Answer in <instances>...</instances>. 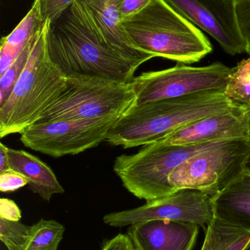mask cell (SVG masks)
<instances>
[{"instance_id":"4316f807","label":"cell","mask_w":250,"mask_h":250,"mask_svg":"<svg viewBox=\"0 0 250 250\" xmlns=\"http://www.w3.org/2000/svg\"><path fill=\"white\" fill-rule=\"evenodd\" d=\"M0 217L10 221H20L22 211L14 201L8 198H1Z\"/></svg>"},{"instance_id":"ffe728a7","label":"cell","mask_w":250,"mask_h":250,"mask_svg":"<svg viewBox=\"0 0 250 250\" xmlns=\"http://www.w3.org/2000/svg\"><path fill=\"white\" fill-rule=\"evenodd\" d=\"M66 228L55 220L41 219L32 226L26 250H58Z\"/></svg>"},{"instance_id":"1f68e13d","label":"cell","mask_w":250,"mask_h":250,"mask_svg":"<svg viewBox=\"0 0 250 250\" xmlns=\"http://www.w3.org/2000/svg\"><path fill=\"white\" fill-rule=\"evenodd\" d=\"M245 250H250V244L249 245H248V247H247L246 249H245Z\"/></svg>"},{"instance_id":"30bf717a","label":"cell","mask_w":250,"mask_h":250,"mask_svg":"<svg viewBox=\"0 0 250 250\" xmlns=\"http://www.w3.org/2000/svg\"><path fill=\"white\" fill-rule=\"evenodd\" d=\"M214 218L211 195L198 189H181L164 198L146 202L142 207L106 214L104 222L114 228L156 220L189 222L204 226Z\"/></svg>"},{"instance_id":"f546056e","label":"cell","mask_w":250,"mask_h":250,"mask_svg":"<svg viewBox=\"0 0 250 250\" xmlns=\"http://www.w3.org/2000/svg\"><path fill=\"white\" fill-rule=\"evenodd\" d=\"M249 116H250V108L249 109ZM245 172L250 175V153L248 156V160H247L245 166Z\"/></svg>"},{"instance_id":"52a82bcc","label":"cell","mask_w":250,"mask_h":250,"mask_svg":"<svg viewBox=\"0 0 250 250\" xmlns=\"http://www.w3.org/2000/svg\"><path fill=\"white\" fill-rule=\"evenodd\" d=\"M250 138L230 140L224 145L192 156L169 175L175 190L195 189L214 197L245 171Z\"/></svg>"},{"instance_id":"f1b7e54d","label":"cell","mask_w":250,"mask_h":250,"mask_svg":"<svg viewBox=\"0 0 250 250\" xmlns=\"http://www.w3.org/2000/svg\"><path fill=\"white\" fill-rule=\"evenodd\" d=\"M7 149L8 148L2 143L0 144V173L10 170V166H9Z\"/></svg>"},{"instance_id":"4fadbf2b","label":"cell","mask_w":250,"mask_h":250,"mask_svg":"<svg viewBox=\"0 0 250 250\" xmlns=\"http://www.w3.org/2000/svg\"><path fill=\"white\" fill-rule=\"evenodd\" d=\"M103 42L125 60L139 67L156 57L136 47L126 33L120 19L123 0H81Z\"/></svg>"},{"instance_id":"cb8c5ba5","label":"cell","mask_w":250,"mask_h":250,"mask_svg":"<svg viewBox=\"0 0 250 250\" xmlns=\"http://www.w3.org/2000/svg\"><path fill=\"white\" fill-rule=\"evenodd\" d=\"M238 24L246 42V52L250 55V0H236Z\"/></svg>"},{"instance_id":"4dcf8cb0","label":"cell","mask_w":250,"mask_h":250,"mask_svg":"<svg viewBox=\"0 0 250 250\" xmlns=\"http://www.w3.org/2000/svg\"><path fill=\"white\" fill-rule=\"evenodd\" d=\"M201 250H208V243H207L206 241H204V245H203V248Z\"/></svg>"},{"instance_id":"603a6c76","label":"cell","mask_w":250,"mask_h":250,"mask_svg":"<svg viewBox=\"0 0 250 250\" xmlns=\"http://www.w3.org/2000/svg\"><path fill=\"white\" fill-rule=\"evenodd\" d=\"M44 23L57 21L76 0H36Z\"/></svg>"},{"instance_id":"7402d4cb","label":"cell","mask_w":250,"mask_h":250,"mask_svg":"<svg viewBox=\"0 0 250 250\" xmlns=\"http://www.w3.org/2000/svg\"><path fill=\"white\" fill-rule=\"evenodd\" d=\"M32 226L0 217V240L8 250H26Z\"/></svg>"},{"instance_id":"d6986e66","label":"cell","mask_w":250,"mask_h":250,"mask_svg":"<svg viewBox=\"0 0 250 250\" xmlns=\"http://www.w3.org/2000/svg\"><path fill=\"white\" fill-rule=\"evenodd\" d=\"M225 94L236 106L250 108V57L232 67Z\"/></svg>"},{"instance_id":"ba28073f","label":"cell","mask_w":250,"mask_h":250,"mask_svg":"<svg viewBox=\"0 0 250 250\" xmlns=\"http://www.w3.org/2000/svg\"><path fill=\"white\" fill-rule=\"evenodd\" d=\"M231 70L222 62L205 67L178 62L171 68L142 73L130 83L136 95L135 105L207 91L226 90Z\"/></svg>"},{"instance_id":"277c9868","label":"cell","mask_w":250,"mask_h":250,"mask_svg":"<svg viewBox=\"0 0 250 250\" xmlns=\"http://www.w3.org/2000/svg\"><path fill=\"white\" fill-rule=\"evenodd\" d=\"M47 22L10 98L0 108L1 138L21 134L35 124L64 89L66 76L50 61L47 53Z\"/></svg>"},{"instance_id":"5bb4252c","label":"cell","mask_w":250,"mask_h":250,"mask_svg":"<svg viewBox=\"0 0 250 250\" xmlns=\"http://www.w3.org/2000/svg\"><path fill=\"white\" fill-rule=\"evenodd\" d=\"M198 231L195 223L156 220L132 225L127 234L136 250H192Z\"/></svg>"},{"instance_id":"8fae6325","label":"cell","mask_w":250,"mask_h":250,"mask_svg":"<svg viewBox=\"0 0 250 250\" xmlns=\"http://www.w3.org/2000/svg\"><path fill=\"white\" fill-rule=\"evenodd\" d=\"M181 16L211 35L230 55L246 52L238 24L236 0H163Z\"/></svg>"},{"instance_id":"6da1fadb","label":"cell","mask_w":250,"mask_h":250,"mask_svg":"<svg viewBox=\"0 0 250 250\" xmlns=\"http://www.w3.org/2000/svg\"><path fill=\"white\" fill-rule=\"evenodd\" d=\"M46 49L50 61L66 76H100L130 83L138 68L103 42L81 0L55 21L47 22Z\"/></svg>"},{"instance_id":"d4e9b609","label":"cell","mask_w":250,"mask_h":250,"mask_svg":"<svg viewBox=\"0 0 250 250\" xmlns=\"http://www.w3.org/2000/svg\"><path fill=\"white\" fill-rule=\"evenodd\" d=\"M27 179L20 173L9 170L0 173V191L1 192H14L28 185Z\"/></svg>"},{"instance_id":"83f0119b","label":"cell","mask_w":250,"mask_h":250,"mask_svg":"<svg viewBox=\"0 0 250 250\" xmlns=\"http://www.w3.org/2000/svg\"><path fill=\"white\" fill-rule=\"evenodd\" d=\"M101 250H136L128 234H118L109 240Z\"/></svg>"},{"instance_id":"e0dca14e","label":"cell","mask_w":250,"mask_h":250,"mask_svg":"<svg viewBox=\"0 0 250 250\" xmlns=\"http://www.w3.org/2000/svg\"><path fill=\"white\" fill-rule=\"evenodd\" d=\"M45 23L43 21L40 15L38 1L35 0L30 10L22 21L11 33L1 38L0 76L17 60L30 41L40 35Z\"/></svg>"},{"instance_id":"9c48e42d","label":"cell","mask_w":250,"mask_h":250,"mask_svg":"<svg viewBox=\"0 0 250 250\" xmlns=\"http://www.w3.org/2000/svg\"><path fill=\"white\" fill-rule=\"evenodd\" d=\"M120 117L112 116L32 125L21 133L20 141L27 148L55 158L75 155L106 141L110 129Z\"/></svg>"},{"instance_id":"5b68a950","label":"cell","mask_w":250,"mask_h":250,"mask_svg":"<svg viewBox=\"0 0 250 250\" xmlns=\"http://www.w3.org/2000/svg\"><path fill=\"white\" fill-rule=\"evenodd\" d=\"M229 141L184 145H167L157 141L142 146L136 154L116 157L113 170L129 192L149 202L176 192L168 177L176 167L192 156L221 146Z\"/></svg>"},{"instance_id":"44dd1931","label":"cell","mask_w":250,"mask_h":250,"mask_svg":"<svg viewBox=\"0 0 250 250\" xmlns=\"http://www.w3.org/2000/svg\"><path fill=\"white\" fill-rule=\"evenodd\" d=\"M39 35L30 41V42L22 51L20 56L18 57L17 60L1 76H0V108H1L10 98V95H11L12 92H13V89H14L26 63H27L32 48H33L34 45H35Z\"/></svg>"},{"instance_id":"7a4b0ae2","label":"cell","mask_w":250,"mask_h":250,"mask_svg":"<svg viewBox=\"0 0 250 250\" xmlns=\"http://www.w3.org/2000/svg\"><path fill=\"white\" fill-rule=\"evenodd\" d=\"M235 107L225 90L207 91L135 105L113 125L106 141L123 148L153 144L185 125Z\"/></svg>"},{"instance_id":"8992f818","label":"cell","mask_w":250,"mask_h":250,"mask_svg":"<svg viewBox=\"0 0 250 250\" xmlns=\"http://www.w3.org/2000/svg\"><path fill=\"white\" fill-rule=\"evenodd\" d=\"M66 77L63 92L35 124L121 117L136 104V95L130 83L100 76L71 75Z\"/></svg>"},{"instance_id":"3957f363","label":"cell","mask_w":250,"mask_h":250,"mask_svg":"<svg viewBox=\"0 0 250 250\" xmlns=\"http://www.w3.org/2000/svg\"><path fill=\"white\" fill-rule=\"evenodd\" d=\"M122 24L136 47L156 57L193 64L212 51L204 33L163 0H151Z\"/></svg>"},{"instance_id":"9a60e30c","label":"cell","mask_w":250,"mask_h":250,"mask_svg":"<svg viewBox=\"0 0 250 250\" xmlns=\"http://www.w3.org/2000/svg\"><path fill=\"white\" fill-rule=\"evenodd\" d=\"M7 155L10 170L24 176L29 182V189L43 200L49 201L55 194L64 193L55 173L38 157L23 150L9 148Z\"/></svg>"},{"instance_id":"ac0fdd59","label":"cell","mask_w":250,"mask_h":250,"mask_svg":"<svg viewBox=\"0 0 250 250\" xmlns=\"http://www.w3.org/2000/svg\"><path fill=\"white\" fill-rule=\"evenodd\" d=\"M205 240L208 250H245L250 244V230L214 217L208 225Z\"/></svg>"},{"instance_id":"484cf974","label":"cell","mask_w":250,"mask_h":250,"mask_svg":"<svg viewBox=\"0 0 250 250\" xmlns=\"http://www.w3.org/2000/svg\"><path fill=\"white\" fill-rule=\"evenodd\" d=\"M151 0H123L120 7V19H128L142 11L151 2Z\"/></svg>"},{"instance_id":"2e32d148","label":"cell","mask_w":250,"mask_h":250,"mask_svg":"<svg viewBox=\"0 0 250 250\" xmlns=\"http://www.w3.org/2000/svg\"><path fill=\"white\" fill-rule=\"evenodd\" d=\"M213 202L214 217L250 230V175L244 171Z\"/></svg>"},{"instance_id":"7c38bea8","label":"cell","mask_w":250,"mask_h":250,"mask_svg":"<svg viewBox=\"0 0 250 250\" xmlns=\"http://www.w3.org/2000/svg\"><path fill=\"white\" fill-rule=\"evenodd\" d=\"M239 138H250L249 109L236 106L185 125L159 141L184 145Z\"/></svg>"}]
</instances>
